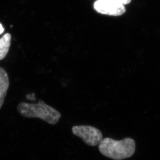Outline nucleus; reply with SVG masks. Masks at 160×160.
I'll return each mask as SVG.
<instances>
[{"instance_id":"20e7f679","label":"nucleus","mask_w":160,"mask_h":160,"mask_svg":"<svg viewBox=\"0 0 160 160\" xmlns=\"http://www.w3.org/2000/svg\"><path fill=\"white\" fill-rule=\"evenodd\" d=\"M94 9L102 14L118 16L126 12L124 5L112 0H98L95 3Z\"/></svg>"},{"instance_id":"7ed1b4c3","label":"nucleus","mask_w":160,"mask_h":160,"mask_svg":"<svg viewBox=\"0 0 160 160\" xmlns=\"http://www.w3.org/2000/svg\"><path fill=\"white\" fill-rule=\"evenodd\" d=\"M73 134L81 138L88 146L99 145L103 140V135L99 129L90 126H76L72 127Z\"/></svg>"},{"instance_id":"f03ea898","label":"nucleus","mask_w":160,"mask_h":160,"mask_svg":"<svg viewBox=\"0 0 160 160\" xmlns=\"http://www.w3.org/2000/svg\"><path fill=\"white\" fill-rule=\"evenodd\" d=\"M17 110L24 117L38 118L51 125L57 124L61 117V113L57 110L41 100L38 103H20L17 106Z\"/></svg>"},{"instance_id":"f257e3e1","label":"nucleus","mask_w":160,"mask_h":160,"mask_svg":"<svg viewBox=\"0 0 160 160\" xmlns=\"http://www.w3.org/2000/svg\"><path fill=\"white\" fill-rule=\"evenodd\" d=\"M100 152L104 156L114 160L131 157L135 151V142L131 138L117 141L111 138L103 139L98 146Z\"/></svg>"},{"instance_id":"423d86ee","label":"nucleus","mask_w":160,"mask_h":160,"mask_svg":"<svg viewBox=\"0 0 160 160\" xmlns=\"http://www.w3.org/2000/svg\"><path fill=\"white\" fill-rule=\"evenodd\" d=\"M11 36L6 33L0 38V61L5 58L9 52L11 45Z\"/></svg>"},{"instance_id":"39448f33","label":"nucleus","mask_w":160,"mask_h":160,"mask_svg":"<svg viewBox=\"0 0 160 160\" xmlns=\"http://www.w3.org/2000/svg\"><path fill=\"white\" fill-rule=\"evenodd\" d=\"M9 85V81L8 74L5 69L0 67V109L4 102Z\"/></svg>"},{"instance_id":"0eeeda50","label":"nucleus","mask_w":160,"mask_h":160,"mask_svg":"<svg viewBox=\"0 0 160 160\" xmlns=\"http://www.w3.org/2000/svg\"><path fill=\"white\" fill-rule=\"evenodd\" d=\"M4 31V28L2 27V24L0 23V34H2L3 32Z\"/></svg>"}]
</instances>
